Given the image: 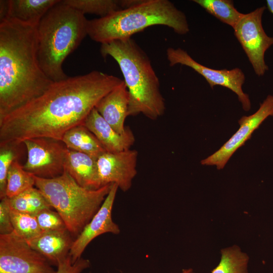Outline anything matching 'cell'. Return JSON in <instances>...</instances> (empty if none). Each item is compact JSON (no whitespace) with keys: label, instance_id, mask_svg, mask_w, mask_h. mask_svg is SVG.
<instances>
[{"label":"cell","instance_id":"obj_1","mask_svg":"<svg viewBox=\"0 0 273 273\" xmlns=\"http://www.w3.org/2000/svg\"><path fill=\"white\" fill-rule=\"evenodd\" d=\"M123 82L97 70L54 82L39 96L0 117V146H19L34 138L61 141L67 131L83 124L103 97Z\"/></svg>","mask_w":273,"mask_h":273},{"label":"cell","instance_id":"obj_2","mask_svg":"<svg viewBox=\"0 0 273 273\" xmlns=\"http://www.w3.org/2000/svg\"><path fill=\"white\" fill-rule=\"evenodd\" d=\"M37 26L0 22V117L43 94L54 82L37 57Z\"/></svg>","mask_w":273,"mask_h":273},{"label":"cell","instance_id":"obj_3","mask_svg":"<svg viewBox=\"0 0 273 273\" xmlns=\"http://www.w3.org/2000/svg\"><path fill=\"white\" fill-rule=\"evenodd\" d=\"M100 53L113 58L123 74L129 96L128 116L143 114L156 120L164 114L159 78L149 58L131 37L102 43Z\"/></svg>","mask_w":273,"mask_h":273},{"label":"cell","instance_id":"obj_4","mask_svg":"<svg viewBox=\"0 0 273 273\" xmlns=\"http://www.w3.org/2000/svg\"><path fill=\"white\" fill-rule=\"evenodd\" d=\"M88 20L80 11L60 1L37 26L39 65L53 82L66 79L63 63L87 35Z\"/></svg>","mask_w":273,"mask_h":273},{"label":"cell","instance_id":"obj_5","mask_svg":"<svg viewBox=\"0 0 273 273\" xmlns=\"http://www.w3.org/2000/svg\"><path fill=\"white\" fill-rule=\"evenodd\" d=\"M154 25H163L180 35L190 31L186 15L168 0H141L129 8L88 20L87 35L101 44L131 37Z\"/></svg>","mask_w":273,"mask_h":273},{"label":"cell","instance_id":"obj_6","mask_svg":"<svg viewBox=\"0 0 273 273\" xmlns=\"http://www.w3.org/2000/svg\"><path fill=\"white\" fill-rule=\"evenodd\" d=\"M35 186L60 215L75 239L99 210L112 184L91 190L80 186L65 170L52 178L34 175Z\"/></svg>","mask_w":273,"mask_h":273},{"label":"cell","instance_id":"obj_7","mask_svg":"<svg viewBox=\"0 0 273 273\" xmlns=\"http://www.w3.org/2000/svg\"><path fill=\"white\" fill-rule=\"evenodd\" d=\"M51 264L14 231L0 235V273H57Z\"/></svg>","mask_w":273,"mask_h":273},{"label":"cell","instance_id":"obj_8","mask_svg":"<svg viewBox=\"0 0 273 273\" xmlns=\"http://www.w3.org/2000/svg\"><path fill=\"white\" fill-rule=\"evenodd\" d=\"M266 8L261 6L244 14L233 28L235 36L258 76H263L268 70L264 55L273 45V37L266 34L262 24V17Z\"/></svg>","mask_w":273,"mask_h":273},{"label":"cell","instance_id":"obj_9","mask_svg":"<svg viewBox=\"0 0 273 273\" xmlns=\"http://www.w3.org/2000/svg\"><path fill=\"white\" fill-rule=\"evenodd\" d=\"M166 56L170 66L180 64L192 68L204 77L211 88L220 85L231 89L237 95L245 111H248L251 109L249 96L242 89L245 75L240 68L217 70L209 68L195 61L186 51L181 48H168Z\"/></svg>","mask_w":273,"mask_h":273},{"label":"cell","instance_id":"obj_10","mask_svg":"<svg viewBox=\"0 0 273 273\" xmlns=\"http://www.w3.org/2000/svg\"><path fill=\"white\" fill-rule=\"evenodd\" d=\"M27 152L24 169L41 178H52L64 171L67 147L61 141L39 138L25 140Z\"/></svg>","mask_w":273,"mask_h":273},{"label":"cell","instance_id":"obj_11","mask_svg":"<svg viewBox=\"0 0 273 273\" xmlns=\"http://www.w3.org/2000/svg\"><path fill=\"white\" fill-rule=\"evenodd\" d=\"M273 116V95H269L252 115L243 116L238 121V130L217 151L201 161L203 165H215L223 169L233 154L250 139L253 132L268 117Z\"/></svg>","mask_w":273,"mask_h":273},{"label":"cell","instance_id":"obj_12","mask_svg":"<svg viewBox=\"0 0 273 273\" xmlns=\"http://www.w3.org/2000/svg\"><path fill=\"white\" fill-rule=\"evenodd\" d=\"M138 157V151L131 149L101 155L96 160L100 187L115 184L123 192L129 190L137 174Z\"/></svg>","mask_w":273,"mask_h":273},{"label":"cell","instance_id":"obj_13","mask_svg":"<svg viewBox=\"0 0 273 273\" xmlns=\"http://www.w3.org/2000/svg\"><path fill=\"white\" fill-rule=\"evenodd\" d=\"M118 189L116 184H112L110 192L99 210L75 239L69 254L72 264L81 257L87 245L99 236L108 233L115 235L120 233V229L112 217Z\"/></svg>","mask_w":273,"mask_h":273},{"label":"cell","instance_id":"obj_14","mask_svg":"<svg viewBox=\"0 0 273 273\" xmlns=\"http://www.w3.org/2000/svg\"><path fill=\"white\" fill-rule=\"evenodd\" d=\"M82 124L95 135L107 152L116 153L130 149L134 143V136L129 127H127L124 133H118L95 108Z\"/></svg>","mask_w":273,"mask_h":273},{"label":"cell","instance_id":"obj_15","mask_svg":"<svg viewBox=\"0 0 273 273\" xmlns=\"http://www.w3.org/2000/svg\"><path fill=\"white\" fill-rule=\"evenodd\" d=\"M74 240L68 230L65 229L42 232L27 241L51 264L57 266L60 261L69 256Z\"/></svg>","mask_w":273,"mask_h":273},{"label":"cell","instance_id":"obj_16","mask_svg":"<svg viewBox=\"0 0 273 273\" xmlns=\"http://www.w3.org/2000/svg\"><path fill=\"white\" fill-rule=\"evenodd\" d=\"M128 93L124 82L103 97L95 108L116 132L123 134L127 128L124 122L128 116Z\"/></svg>","mask_w":273,"mask_h":273},{"label":"cell","instance_id":"obj_17","mask_svg":"<svg viewBox=\"0 0 273 273\" xmlns=\"http://www.w3.org/2000/svg\"><path fill=\"white\" fill-rule=\"evenodd\" d=\"M60 0H9L2 3L3 16L37 26L44 15Z\"/></svg>","mask_w":273,"mask_h":273},{"label":"cell","instance_id":"obj_18","mask_svg":"<svg viewBox=\"0 0 273 273\" xmlns=\"http://www.w3.org/2000/svg\"><path fill=\"white\" fill-rule=\"evenodd\" d=\"M96 160L87 154L67 148L64 170L81 187L98 189L101 187Z\"/></svg>","mask_w":273,"mask_h":273},{"label":"cell","instance_id":"obj_19","mask_svg":"<svg viewBox=\"0 0 273 273\" xmlns=\"http://www.w3.org/2000/svg\"><path fill=\"white\" fill-rule=\"evenodd\" d=\"M61 141L68 149L84 153L96 160L106 152L95 135L83 124L67 131Z\"/></svg>","mask_w":273,"mask_h":273},{"label":"cell","instance_id":"obj_20","mask_svg":"<svg viewBox=\"0 0 273 273\" xmlns=\"http://www.w3.org/2000/svg\"><path fill=\"white\" fill-rule=\"evenodd\" d=\"M8 200L11 209L32 215L43 209L52 208L40 190L34 187L16 196L8 198Z\"/></svg>","mask_w":273,"mask_h":273},{"label":"cell","instance_id":"obj_21","mask_svg":"<svg viewBox=\"0 0 273 273\" xmlns=\"http://www.w3.org/2000/svg\"><path fill=\"white\" fill-rule=\"evenodd\" d=\"M218 264L211 273H249V257L236 245L222 249Z\"/></svg>","mask_w":273,"mask_h":273},{"label":"cell","instance_id":"obj_22","mask_svg":"<svg viewBox=\"0 0 273 273\" xmlns=\"http://www.w3.org/2000/svg\"><path fill=\"white\" fill-rule=\"evenodd\" d=\"M193 2L233 28L244 15L235 8L234 2L231 0H194Z\"/></svg>","mask_w":273,"mask_h":273},{"label":"cell","instance_id":"obj_23","mask_svg":"<svg viewBox=\"0 0 273 273\" xmlns=\"http://www.w3.org/2000/svg\"><path fill=\"white\" fill-rule=\"evenodd\" d=\"M35 186L34 175L26 171L17 160L11 165L7 179L6 197L11 198Z\"/></svg>","mask_w":273,"mask_h":273},{"label":"cell","instance_id":"obj_24","mask_svg":"<svg viewBox=\"0 0 273 273\" xmlns=\"http://www.w3.org/2000/svg\"><path fill=\"white\" fill-rule=\"evenodd\" d=\"M62 2L80 11L83 14L89 13L107 16L111 13L121 10V0H63Z\"/></svg>","mask_w":273,"mask_h":273},{"label":"cell","instance_id":"obj_25","mask_svg":"<svg viewBox=\"0 0 273 273\" xmlns=\"http://www.w3.org/2000/svg\"><path fill=\"white\" fill-rule=\"evenodd\" d=\"M10 211L14 231L26 241L37 237L42 232L34 215L20 212L10 207Z\"/></svg>","mask_w":273,"mask_h":273},{"label":"cell","instance_id":"obj_26","mask_svg":"<svg viewBox=\"0 0 273 273\" xmlns=\"http://www.w3.org/2000/svg\"><path fill=\"white\" fill-rule=\"evenodd\" d=\"M19 146L5 145L0 146V198L6 197V192L8 171L12 164L18 156Z\"/></svg>","mask_w":273,"mask_h":273},{"label":"cell","instance_id":"obj_27","mask_svg":"<svg viewBox=\"0 0 273 273\" xmlns=\"http://www.w3.org/2000/svg\"><path fill=\"white\" fill-rule=\"evenodd\" d=\"M34 215L42 232L67 229L60 215L52 208L43 209Z\"/></svg>","mask_w":273,"mask_h":273},{"label":"cell","instance_id":"obj_28","mask_svg":"<svg viewBox=\"0 0 273 273\" xmlns=\"http://www.w3.org/2000/svg\"><path fill=\"white\" fill-rule=\"evenodd\" d=\"M90 261L80 258L72 264L69 255L60 261L57 266V273H81L90 266Z\"/></svg>","mask_w":273,"mask_h":273},{"label":"cell","instance_id":"obj_29","mask_svg":"<svg viewBox=\"0 0 273 273\" xmlns=\"http://www.w3.org/2000/svg\"><path fill=\"white\" fill-rule=\"evenodd\" d=\"M14 232L8 198L1 199L0 235L9 234Z\"/></svg>","mask_w":273,"mask_h":273},{"label":"cell","instance_id":"obj_30","mask_svg":"<svg viewBox=\"0 0 273 273\" xmlns=\"http://www.w3.org/2000/svg\"><path fill=\"white\" fill-rule=\"evenodd\" d=\"M267 8L273 14V0L266 1Z\"/></svg>","mask_w":273,"mask_h":273},{"label":"cell","instance_id":"obj_31","mask_svg":"<svg viewBox=\"0 0 273 273\" xmlns=\"http://www.w3.org/2000/svg\"><path fill=\"white\" fill-rule=\"evenodd\" d=\"M180 273H195V272L192 268H189L183 269L182 271Z\"/></svg>","mask_w":273,"mask_h":273}]
</instances>
